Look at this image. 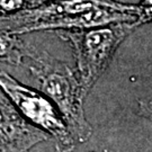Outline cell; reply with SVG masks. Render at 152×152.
<instances>
[{
  "label": "cell",
  "instance_id": "cell-8",
  "mask_svg": "<svg viewBox=\"0 0 152 152\" xmlns=\"http://www.w3.org/2000/svg\"><path fill=\"white\" fill-rule=\"evenodd\" d=\"M27 9H29L28 0H0V19L8 20Z\"/></svg>",
  "mask_w": 152,
  "mask_h": 152
},
{
  "label": "cell",
  "instance_id": "cell-9",
  "mask_svg": "<svg viewBox=\"0 0 152 152\" xmlns=\"http://www.w3.org/2000/svg\"><path fill=\"white\" fill-rule=\"evenodd\" d=\"M134 16L135 20L133 23V26L135 28L152 23V0H141L139 5H135Z\"/></svg>",
  "mask_w": 152,
  "mask_h": 152
},
{
  "label": "cell",
  "instance_id": "cell-12",
  "mask_svg": "<svg viewBox=\"0 0 152 152\" xmlns=\"http://www.w3.org/2000/svg\"><path fill=\"white\" fill-rule=\"evenodd\" d=\"M104 152H112V151H107V150H105V151H104Z\"/></svg>",
  "mask_w": 152,
  "mask_h": 152
},
{
  "label": "cell",
  "instance_id": "cell-11",
  "mask_svg": "<svg viewBox=\"0 0 152 152\" xmlns=\"http://www.w3.org/2000/svg\"><path fill=\"white\" fill-rule=\"evenodd\" d=\"M51 1H54V0H28V4H29V9L32 8H36L45 4H49Z\"/></svg>",
  "mask_w": 152,
  "mask_h": 152
},
{
  "label": "cell",
  "instance_id": "cell-7",
  "mask_svg": "<svg viewBox=\"0 0 152 152\" xmlns=\"http://www.w3.org/2000/svg\"><path fill=\"white\" fill-rule=\"evenodd\" d=\"M28 43L20 35L12 33L9 28L0 29V62L11 65H22L26 56Z\"/></svg>",
  "mask_w": 152,
  "mask_h": 152
},
{
  "label": "cell",
  "instance_id": "cell-2",
  "mask_svg": "<svg viewBox=\"0 0 152 152\" xmlns=\"http://www.w3.org/2000/svg\"><path fill=\"white\" fill-rule=\"evenodd\" d=\"M134 29L133 23L122 22L87 29L56 31L62 41L70 44L77 77L87 95L107 70L118 46Z\"/></svg>",
  "mask_w": 152,
  "mask_h": 152
},
{
  "label": "cell",
  "instance_id": "cell-13",
  "mask_svg": "<svg viewBox=\"0 0 152 152\" xmlns=\"http://www.w3.org/2000/svg\"><path fill=\"white\" fill-rule=\"evenodd\" d=\"M55 152H58V151H55Z\"/></svg>",
  "mask_w": 152,
  "mask_h": 152
},
{
  "label": "cell",
  "instance_id": "cell-6",
  "mask_svg": "<svg viewBox=\"0 0 152 152\" xmlns=\"http://www.w3.org/2000/svg\"><path fill=\"white\" fill-rule=\"evenodd\" d=\"M135 16L133 14L112 9V8H97L82 14L73 16L61 17L55 19H49L36 24L19 26V27H8L17 35H23L26 33L41 32V31H72V29H87V28L105 26L113 23L129 22L134 23Z\"/></svg>",
  "mask_w": 152,
  "mask_h": 152
},
{
  "label": "cell",
  "instance_id": "cell-4",
  "mask_svg": "<svg viewBox=\"0 0 152 152\" xmlns=\"http://www.w3.org/2000/svg\"><path fill=\"white\" fill-rule=\"evenodd\" d=\"M51 136L24 118L0 92V152H28Z\"/></svg>",
  "mask_w": 152,
  "mask_h": 152
},
{
  "label": "cell",
  "instance_id": "cell-5",
  "mask_svg": "<svg viewBox=\"0 0 152 152\" xmlns=\"http://www.w3.org/2000/svg\"><path fill=\"white\" fill-rule=\"evenodd\" d=\"M97 8H112L116 10L133 14L135 5H127L115 0H54L36 8L24 10L8 19L9 27H19L36 24L49 19L73 16Z\"/></svg>",
  "mask_w": 152,
  "mask_h": 152
},
{
  "label": "cell",
  "instance_id": "cell-10",
  "mask_svg": "<svg viewBox=\"0 0 152 152\" xmlns=\"http://www.w3.org/2000/svg\"><path fill=\"white\" fill-rule=\"evenodd\" d=\"M139 114L152 121V98L139 100Z\"/></svg>",
  "mask_w": 152,
  "mask_h": 152
},
{
  "label": "cell",
  "instance_id": "cell-3",
  "mask_svg": "<svg viewBox=\"0 0 152 152\" xmlns=\"http://www.w3.org/2000/svg\"><path fill=\"white\" fill-rule=\"evenodd\" d=\"M0 90L24 118L51 136L55 151L71 152L75 149L76 141L62 115L44 94L20 83L5 71H0Z\"/></svg>",
  "mask_w": 152,
  "mask_h": 152
},
{
  "label": "cell",
  "instance_id": "cell-1",
  "mask_svg": "<svg viewBox=\"0 0 152 152\" xmlns=\"http://www.w3.org/2000/svg\"><path fill=\"white\" fill-rule=\"evenodd\" d=\"M23 64L28 68L39 91L59 109L76 143L87 141L92 133L83 108L87 94L76 71L65 62L32 44H28Z\"/></svg>",
  "mask_w": 152,
  "mask_h": 152
}]
</instances>
